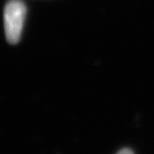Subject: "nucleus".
<instances>
[{
    "instance_id": "nucleus-1",
    "label": "nucleus",
    "mask_w": 154,
    "mask_h": 154,
    "mask_svg": "<svg viewBox=\"0 0 154 154\" xmlns=\"http://www.w3.org/2000/svg\"><path fill=\"white\" fill-rule=\"evenodd\" d=\"M26 6L21 0H10L4 8V31L10 44L20 41L26 18Z\"/></svg>"
},
{
    "instance_id": "nucleus-2",
    "label": "nucleus",
    "mask_w": 154,
    "mask_h": 154,
    "mask_svg": "<svg viewBox=\"0 0 154 154\" xmlns=\"http://www.w3.org/2000/svg\"><path fill=\"white\" fill-rule=\"evenodd\" d=\"M117 154H134L132 152V150L128 149V148H124V149H121L120 151L117 153Z\"/></svg>"
}]
</instances>
